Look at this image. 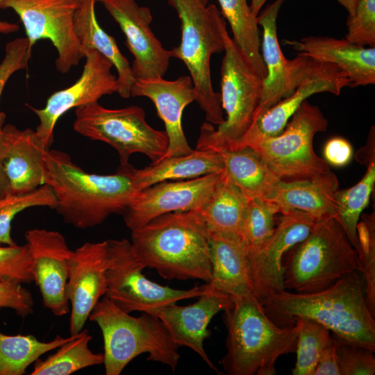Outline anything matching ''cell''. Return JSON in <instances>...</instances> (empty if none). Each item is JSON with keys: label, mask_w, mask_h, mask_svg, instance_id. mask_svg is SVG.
Wrapping results in <instances>:
<instances>
[{"label": "cell", "mask_w": 375, "mask_h": 375, "mask_svg": "<svg viewBox=\"0 0 375 375\" xmlns=\"http://www.w3.org/2000/svg\"><path fill=\"white\" fill-rule=\"evenodd\" d=\"M134 167L128 162L112 174L89 173L64 151L44 156V184L56 199L54 209L64 222L79 229L93 228L112 214L122 215L138 193Z\"/></svg>", "instance_id": "1"}, {"label": "cell", "mask_w": 375, "mask_h": 375, "mask_svg": "<svg viewBox=\"0 0 375 375\" xmlns=\"http://www.w3.org/2000/svg\"><path fill=\"white\" fill-rule=\"evenodd\" d=\"M260 301L267 315L280 327L292 326L297 319L306 318L350 343L375 351V317L367 307L358 271L320 291L283 290Z\"/></svg>", "instance_id": "2"}, {"label": "cell", "mask_w": 375, "mask_h": 375, "mask_svg": "<svg viewBox=\"0 0 375 375\" xmlns=\"http://www.w3.org/2000/svg\"><path fill=\"white\" fill-rule=\"evenodd\" d=\"M136 259L163 278L209 283L212 277L210 233L197 210L161 215L132 230Z\"/></svg>", "instance_id": "3"}, {"label": "cell", "mask_w": 375, "mask_h": 375, "mask_svg": "<svg viewBox=\"0 0 375 375\" xmlns=\"http://www.w3.org/2000/svg\"><path fill=\"white\" fill-rule=\"evenodd\" d=\"M224 311L226 352L222 365L228 375H274L275 364L284 354L296 351L301 319L280 327L267 315L252 292L231 295Z\"/></svg>", "instance_id": "4"}, {"label": "cell", "mask_w": 375, "mask_h": 375, "mask_svg": "<svg viewBox=\"0 0 375 375\" xmlns=\"http://www.w3.org/2000/svg\"><path fill=\"white\" fill-rule=\"evenodd\" d=\"M181 22V39L169 50L171 57L187 67L196 93V101L205 112L208 122H224L220 94L214 91L210 73L212 54L224 51L229 35L226 22L214 4L205 0H168Z\"/></svg>", "instance_id": "5"}, {"label": "cell", "mask_w": 375, "mask_h": 375, "mask_svg": "<svg viewBox=\"0 0 375 375\" xmlns=\"http://www.w3.org/2000/svg\"><path fill=\"white\" fill-rule=\"evenodd\" d=\"M89 319L97 323L102 333L106 375H119L131 361L145 353L148 360L165 365L173 371L176 369L181 357L179 347L153 313L131 316L105 296Z\"/></svg>", "instance_id": "6"}, {"label": "cell", "mask_w": 375, "mask_h": 375, "mask_svg": "<svg viewBox=\"0 0 375 375\" xmlns=\"http://www.w3.org/2000/svg\"><path fill=\"white\" fill-rule=\"evenodd\" d=\"M284 290L311 293L357 271V253L335 218L317 220L308 236L284 255Z\"/></svg>", "instance_id": "7"}, {"label": "cell", "mask_w": 375, "mask_h": 375, "mask_svg": "<svg viewBox=\"0 0 375 375\" xmlns=\"http://www.w3.org/2000/svg\"><path fill=\"white\" fill-rule=\"evenodd\" d=\"M221 65V106L226 119L215 129L204 122L196 148H232L252 124L260 101L262 78L230 36Z\"/></svg>", "instance_id": "8"}, {"label": "cell", "mask_w": 375, "mask_h": 375, "mask_svg": "<svg viewBox=\"0 0 375 375\" xmlns=\"http://www.w3.org/2000/svg\"><path fill=\"white\" fill-rule=\"evenodd\" d=\"M75 116L74 130L85 138L112 147L118 153L121 165L127 164L135 153L144 154L151 162H156L167 149L166 132L149 126L141 107L110 109L96 101L76 108Z\"/></svg>", "instance_id": "9"}, {"label": "cell", "mask_w": 375, "mask_h": 375, "mask_svg": "<svg viewBox=\"0 0 375 375\" xmlns=\"http://www.w3.org/2000/svg\"><path fill=\"white\" fill-rule=\"evenodd\" d=\"M328 119L319 108L304 101L281 133L250 147L281 181L314 178L331 171L329 165L313 149L315 134L324 132Z\"/></svg>", "instance_id": "10"}, {"label": "cell", "mask_w": 375, "mask_h": 375, "mask_svg": "<svg viewBox=\"0 0 375 375\" xmlns=\"http://www.w3.org/2000/svg\"><path fill=\"white\" fill-rule=\"evenodd\" d=\"M108 258L106 297L126 312L152 313L181 300L198 298L210 288L208 283L188 290L161 285L147 278L126 239L106 240Z\"/></svg>", "instance_id": "11"}, {"label": "cell", "mask_w": 375, "mask_h": 375, "mask_svg": "<svg viewBox=\"0 0 375 375\" xmlns=\"http://www.w3.org/2000/svg\"><path fill=\"white\" fill-rule=\"evenodd\" d=\"M79 1L1 0L0 9L17 13L31 47L40 40H49L57 51L56 69L66 74L83 58L74 28Z\"/></svg>", "instance_id": "12"}, {"label": "cell", "mask_w": 375, "mask_h": 375, "mask_svg": "<svg viewBox=\"0 0 375 375\" xmlns=\"http://www.w3.org/2000/svg\"><path fill=\"white\" fill-rule=\"evenodd\" d=\"M85 62L80 78L72 85L53 92L42 108L28 106L39 119L35 130L42 144L49 149L54 140L56 122L68 110L96 101L104 95L118 92L117 77L112 63L96 50L85 54Z\"/></svg>", "instance_id": "13"}, {"label": "cell", "mask_w": 375, "mask_h": 375, "mask_svg": "<svg viewBox=\"0 0 375 375\" xmlns=\"http://www.w3.org/2000/svg\"><path fill=\"white\" fill-rule=\"evenodd\" d=\"M308 57L306 73L294 92L253 120L243 137L228 149L250 147L264 138L279 135L309 97L320 92L340 95L344 88L349 87L348 78L336 65Z\"/></svg>", "instance_id": "14"}, {"label": "cell", "mask_w": 375, "mask_h": 375, "mask_svg": "<svg viewBox=\"0 0 375 375\" xmlns=\"http://www.w3.org/2000/svg\"><path fill=\"white\" fill-rule=\"evenodd\" d=\"M222 172L162 181L139 191L122 214L126 226L132 231L163 214L199 210L212 194Z\"/></svg>", "instance_id": "15"}, {"label": "cell", "mask_w": 375, "mask_h": 375, "mask_svg": "<svg viewBox=\"0 0 375 375\" xmlns=\"http://www.w3.org/2000/svg\"><path fill=\"white\" fill-rule=\"evenodd\" d=\"M30 256L33 281L38 287L42 302L56 316L67 315L69 260L72 254L65 238L58 231L33 228L25 233Z\"/></svg>", "instance_id": "16"}, {"label": "cell", "mask_w": 375, "mask_h": 375, "mask_svg": "<svg viewBox=\"0 0 375 375\" xmlns=\"http://www.w3.org/2000/svg\"><path fill=\"white\" fill-rule=\"evenodd\" d=\"M119 24L126 45L134 57L131 66L135 78L162 77L171 58L151 28V10L135 0H97Z\"/></svg>", "instance_id": "17"}, {"label": "cell", "mask_w": 375, "mask_h": 375, "mask_svg": "<svg viewBox=\"0 0 375 375\" xmlns=\"http://www.w3.org/2000/svg\"><path fill=\"white\" fill-rule=\"evenodd\" d=\"M281 215L269 240L257 253L248 258L253 293L260 300L284 290V255L308 236L317 222L308 213L298 210Z\"/></svg>", "instance_id": "18"}, {"label": "cell", "mask_w": 375, "mask_h": 375, "mask_svg": "<svg viewBox=\"0 0 375 375\" xmlns=\"http://www.w3.org/2000/svg\"><path fill=\"white\" fill-rule=\"evenodd\" d=\"M107 241L85 242L69 260L67 295L71 304L70 335L79 333L107 290Z\"/></svg>", "instance_id": "19"}, {"label": "cell", "mask_w": 375, "mask_h": 375, "mask_svg": "<svg viewBox=\"0 0 375 375\" xmlns=\"http://www.w3.org/2000/svg\"><path fill=\"white\" fill-rule=\"evenodd\" d=\"M284 1L275 0L257 16L258 24L262 29L260 51L266 76L262 79L260 98L253 121L292 94L299 82L301 56L298 55L292 60H288L277 38V17Z\"/></svg>", "instance_id": "20"}, {"label": "cell", "mask_w": 375, "mask_h": 375, "mask_svg": "<svg viewBox=\"0 0 375 375\" xmlns=\"http://www.w3.org/2000/svg\"><path fill=\"white\" fill-rule=\"evenodd\" d=\"M209 286L208 292L193 303H172L152 313L162 322L176 344L191 349L211 369L217 372L206 352L204 341L210 335L208 324L215 315L231 305L232 297Z\"/></svg>", "instance_id": "21"}, {"label": "cell", "mask_w": 375, "mask_h": 375, "mask_svg": "<svg viewBox=\"0 0 375 375\" xmlns=\"http://www.w3.org/2000/svg\"><path fill=\"white\" fill-rule=\"evenodd\" d=\"M131 96L149 99L165 124L169 144L161 159L188 154L193 151L182 126L185 108L197 99L190 76H181L174 81H167L162 77L135 78L131 90Z\"/></svg>", "instance_id": "22"}, {"label": "cell", "mask_w": 375, "mask_h": 375, "mask_svg": "<svg viewBox=\"0 0 375 375\" xmlns=\"http://www.w3.org/2000/svg\"><path fill=\"white\" fill-rule=\"evenodd\" d=\"M284 42L300 53L336 65L348 78L349 87L375 83V47L323 36Z\"/></svg>", "instance_id": "23"}, {"label": "cell", "mask_w": 375, "mask_h": 375, "mask_svg": "<svg viewBox=\"0 0 375 375\" xmlns=\"http://www.w3.org/2000/svg\"><path fill=\"white\" fill-rule=\"evenodd\" d=\"M3 127L8 135L4 171L8 194L28 193L44 185V156L49 149L31 128L21 130L12 124Z\"/></svg>", "instance_id": "24"}, {"label": "cell", "mask_w": 375, "mask_h": 375, "mask_svg": "<svg viewBox=\"0 0 375 375\" xmlns=\"http://www.w3.org/2000/svg\"><path fill=\"white\" fill-rule=\"evenodd\" d=\"M338 190V180L329 171L311 178L280 181L271 201L278 206L280 214L298 210L308 213L316 221L336 219L335 193Z\"/></svg>", "instance_id": "25"}, {"label": "cell", "mask_w": 375, "mask_h": 375, "mask_svg": "<svg viewBox=\"0 0 375 375\" xmlns=\"http://www.w3.org/2000/svg\"><path fill=\"white\" fill-rule=\"evenodd\" d=\"M209 233L212 277L208 283L230 295L253 293L247 255L240 237L210 230Z\"/></svg>", "instance_id": "26"}, {"label": "cell", "mask_w": 375, "mask_h": 375, "mask_svg": "<svg viewBox=\"0 0 375 375\" xmlns=\"http://www.w3.org/2000/svg\"><path fill=\"white\" fill-rule=\"evenodd\" d=\"M97 0H80L74 17V28L82 57L89 50H96L106 57L115 67L119 84L118 94L131 97L135 81L131 66L120 51L115 39L99 25L95 14Z\"/></svg>", "instance_id": "27"}, {"label": "cell", "mask_w": 375, "mask_h": 375, "mask_svg": "<svg viewBox=\"0 0 375 375\" xmlns=\"http://www.w3.org/2000/svg\"><path fill=\"white\" fill-rule=\"evenodd\" d=\"M224 170L218 152L196 148L188 154L165 158L141 169L134 168L133 180L140 191L162 181L191 179Z\"/></svg>", "instance_id": "28"}, {"label": "cell", "mask_w": 375, "mask_h": 375, "mask_svg": "<svg viewBox=\"0 0 375 375\" xmlns=\"http://www.w3.org/2000/svg\"><path fill=\"white\" fill-rule=\"evenodd\" d=\"M211 149L219 153L224 172L249 199L271 201L274 198L281 180L253 149Z\"/></svg>", "instance_id": "29"}, {"label": "cell", "mask_w": 375, "mask_h": 375, "mask_svg": "<svg viewBox=\"0 0 375 375\" xmlns=\"http://www.w3.org/2000/svg\"><path fill=\"white\" fill-rule=\"evenodd\" d=\"M249 199L224 170L212 194L197 211L210 231L240 237Z\"/></svg>", "instance_id": "30"}, {"label": "cell", "mask_w": 375, "mask_h": 375, "mask_svg": "<svg viewBox=\"0 0 375 375\" xmlns=\"http://www.w3.org/2000/svg\"><path fill=\"white\" fill-rule=\"evenodd\" d=\"M221 13L231 28L233 40L242 50L262 79L266 69L260 51L257 16L254 15L247 0H217Z\"/></svg>", "instance_id": "31"}, {"label": "cell", "mask_w": 375, "mask_h": 375, "mask_svg": "<svg viewBox=\"0 0 375 375\" xmlns=\"http://www.w3.org/2000/svg\"><path fill=\"white\" fill-rule=\"evenodd\" d=\"M92 339L86 329L72 335L54 353L44 360H36L31 374L69 375L85 367L103 364V353H94L88 347Z\"/></svg>", "instance_id": "32"}, {"label": "cell", "mask_w": 375, "mask_h": 375, "mask_svg": "<svg viewBox=\"0 0 375 375\" xmlns=\"http://www.w3.org/2000/svg\"><path fill=\"white\" fill-rule=\"evenodd\" d=\"M72 335H57L49 342H41L32 335H8L0 331V375H22L43 354L56 349Z\"/></svg>", "instance_id": "33"}, {"label": "cell", "mask_w": 375, "mask_h": 375, "mask_svg": "<svg viewBox=\"0 0 375 375\" xmlns=\"http://www.w3.org/2000/svg\"><path fill=\"white\" fill-rule=\"evenodd\" d=\"M366 164V172L358 183L348 189L338 190L335 193L338 206L336 219L355 250L358 244V223L374 188L375 156L370 158Z\"/></svg>", "instance_id": "34"}, {"label": "cell", "mask_w": 375, "mask_h": 375, "mask_svg": "<svg viewBox=\"0 0 375 375\" xmlns=\"http://www.w3.org/2000/svg\"><path fill=\"white\" fill-rule=\"evenodd\" d=\"M278 213V206L272 201L249 199L240 233L247 258L257 253L271 237Z\"/></svg>", "instance_id": "35"}, {"label": "cell", "mask_w": 375, "mask_h": 375, "mask_svg": "<svg viewBox=\"0 0 375 375\" xmlns=\"http://www.w3.org/2000/svg\"><path fill=\"white\" fill-rule=\"evenodd\" d=\"M56 204L53 190L46 184L28 193L8 194L0 198V244H17L11 236V224L18 213L33 207L54 210Z\"/></svg>", "instance_id": "36"}, {"label": "cell", "mask_w": 375, "mask_h": 375, "mask_svg": "<svg viewBox=\"0 0 375 375\" xmlns=\"http://www.w3.org/2000/svg\"><path fill=\"white\" fill-rule=\"evenodd\" d=\"M301 319L297 342V361L293 375H313L323 351L333 342L330 331L322 324L306 318Z\"/></svg>", "instance_id": "37"}, {"label": "cell", "mask_w": 375, "mask_h": 375, "mask_svg": "<svg viewBox=\"0 0 375 375\" xmlns=\"http://www.w3.org/2000/svg\"><path fill=\"white\" fill-rule=\"evenodd\" d=\"M357 271L360 274L367 307L375 317V215H364L358 223Z\"/></svg>", "instance_id": "38"}, {"label": "cell", "mask_w": 375, "mask_h": 375, "mask_svg": "<svg viewBox=\"0 0 375 375\" xmlns=\"http://www.w3.org/2000/svg\"><path fill=\"white\" fill-rule=\"evenodd\" d=\"M340 375H374L375 356L374 351L349 342L338 335H333Z\"/></svg>", "instance_id": "39"}, {"label": "cell", "mask_w": 375, "mask_h": 375, "mask_svg": "<svg viewBox=\"0 0 375 375\" xmlns=\"http://www.w3.org/2000/svg\"><path fill=\"white\" fill-rule=\"evenodd\" d=\"M345 39L362 47H375V0H358L347 22Z\"/></svg>", "instance_id": "40"}, {"label": "cell", "mask_w": 375, "mask_h": 375, "mask_svg": "<svg viewBox=\"0 0 375 375\" xmlns=\"http://www.w3.org/2000/svg\"><path fill=\"white\" fill-rule=\"evenodd\" d=\"M28 248L24 245L0 246V281L16 283L33 281Z\"/></svg>", "instance_id": "41"}, {"label": "cell", "mask_w": 375, "mask_h": 375, "mask_svg": "<svg viewBox=\"0 0 375 375\" xmlns=\"http://www.w3.org/2000/svg\"><path fill=\"white\" fill-rule=\"evenodd\" d=\"M32 47L26 37L8 42L5 56L0 63V97L10 76L17 71L26 69L31 58ZM6 114L0 112V130L4 126Z\"/></svg>", "instance_id": "42"}, {"label": "cell", "mask_w": 375, "mask_h": 375, "mask_svg": "<svg viewBox=\"0 0 375 375\" xmlns=\"http://www.w3.org/2000/svg\"><path fill=\"white\" fill-rule=\"evenodd\" d=\"M31 293L20 283L0 281V309L10 308L26 317L33 312Z\"/></svg>", "instance_id": "43"}, {"label": "cell", "mask_w": 375, "mask_h": 375, "mask_svg": "<svg viewBox=\"0 0 375 375\" xmlns=\"http://www.w3.org/2000/svg\"><path fill=\"white\" fill-rule=\"evenodd\" d=\"M324 160L329 165L343 167L351 161L353 147L346 139L336 137L330 139L324 147Z\"/></svg>", "instance_id": "44"}, {"label": "cell", "mask_w": 375, "mask_h": 375, "mask_svg": "<svg viewBox=\"0 0 375 375\" xmlns=\"http://www.w3.org/2000/svg\"><path fill=\"white\" fill-rule=\"evenodd\" d=\"M313 375H340L337 362L334 338L333 342L322 353Z\"/></svg>", "instance_id": "45"}, {"label": "cell", "mask_w": 375, "mask_h": 375, "mask_svg": "<svg viewBox=\"0 0 375 375\" xmlns=\"http://www.w3.org/2000/svg\"><path fill=\"white\" fill-rule=\"evenodd\" d=\"M8 146V135L4 127L0 130V198L8 194V185L4 171V159Z\"/></svg>", "instance_id": "46"}, {"label": "cell", "mask_w": 375, "mask_h": 375, "mask_svg": "<svg viewBox=\"0 0 375 375\" xmlns=\"http://www.w3.org/2000/svg\"><path fill=\"white\" fill-rule=\"evenodd\" d=\"M1 0H0L1 3ZM19 26L17 24L12 23L0 19V34H10L19 31Z\"/></svg>", "instance_id": "47"}, {"label": "cell", "mask_w": 375, "mask_h": 375, "mask_svg": "<svg viewBox=\"0 0 375 375\" xmlns=\"http://www.w3.org/2000/svg\"><path fill=\"white\" fill-rule=\"evenodd\" d=\"M348 12L349 15L353 13L358 0H337Z\"/></svg>", "instance_id": "48"}, {"label": "cell", "mask_w": 375, "mask_h": 375, "mask_svg": "<svg viewBox=\"0 0 375 375\" xmlns=\"http://www.w3.org/2000/svg\"><path fill=\"white\" fill-rule=\"evenodd\" d=\"M267 0H251L250 8L253 14L258 16L262 7Z\"/></svg>", "instance_id": "49"}, {"label": "cell", "mask_w": 375, "mask_h": 375, "mask_svg": "<svg viewBox=\"0 0 375 375\" xmlns=\"http://www.w3.org/2000/svg\"><path fill=\"white\" fill-rule=\"evenodd\" d=\"M206 1L208 2V0H205Z\"/></svg>", "instance_id": "50"}]
</instances>
